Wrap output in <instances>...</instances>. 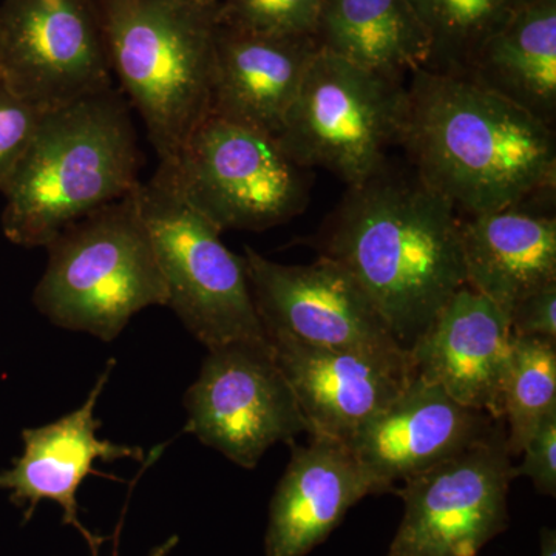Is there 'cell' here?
Masks as SVG:
<instances>
[{
	"mask_svg": "<svg viewBox=\"0 0 556 556\" xmlns=\"http://www.w3.org/2000/svg\"><path fill=\"white\" fill-rule=\"evenodd\" d=\"M116 362L110 358L86 402L56 422L22 431L24 453L13 467L0 473V489L9 490L11 501L25 508V521L31 518L40 501L60 504L64 525L75 527L98 556L104 538L93 535L79 521L78 490L84 479L94 473L97 460H144V450L98 439L101 427L94 416L98 399L108 386Z\"/></svg>",
	"mask_w": 556,
	"mask_h": 556,
	"instance_id": "9a60e30c",
	"label": "cell"
},
{
	"mask_svg": "<svg viewBox=\"0 0 556 556\" xmlns=\"http://www.w3.org/2000/svg\"><path fill=\"white\" fill-rule=\"evenodd\" d=\"M314 248L364 288L405 350L466 285L456 208L390 161L348 186Z\"/></svg>",
	"mask_w": 556,
	"mask_h": 556,
	"instance_id": "6da1fadb",
	"label": "cell"
},
{
	"mask_svg": "<svg viewBox=\"0 0 556 556\" xmlns=\"http://www.w3.org/2000/svg\"><path fill=\"white\" fill-rule=\"evenodd\" d=\"M552 412H556V342L514 336L501 387L511 456H521L526 442Z\"/></svg>",
	"mask_w": 556,
	"mask_h": 556,
	"instance_id": "603a6c76",
	"label": "cell"
},
{
	"mask_svg": "<svg viewBox=\"0 0 556 556\" xmlns=\"http://www.w3.org/2000/svg\"><path fill=\"white\" fill-rule=\"evenodd\" d=\"M519 466L514 467L515 478L532 479L538 492L556 496V412L544 417L535 433L526 442Z\"/></svg>",
	"mask_w": 556,
	"mask_h": 556,
	"instance_id": "484cf974",
	"label": "cell"
},
{
	"mask_svg": "<svg viewBox=\"0 0 556 556\" xmlns=\"http://www.w3.org/2000/svg\"><path fill=\"white\" fill-rule=\"evenodd\" d=\"M47 251L33 302L56 327L112 342L139 311L167 306L137 190L72 223Z\"/></svg>",
	"mask_w": 556,
	"mask_h": 556,
	"instance_id": "5b68a950",
	"label": "cell"
},
{
	"mask_svg": "<svg viewBox=\"0 0 556 556\" xmlns=\"http://www.w3.org/2000/svg\"><path fill=\"white\" fill-rule=\"evenodd\" d=\"M408 115L402 79L368 72L318 49L276 137L305 169L321 167L358 185L401 146Z\"/></svg>",
	"mask_w": 556,
	"mask_h": 556,
	"instance_id": "8992f818",
	"label": "cell"
},
{
	"mask_svg": "<svg viewBox=\"0 0 556 556\" xmlns=\"http://www.w3.org/2000/svg\"><path fill=\"white\" fill-rule=\"evenodd\" d=\"M401 148L412 170L466 217L554 200V127L460 76L412 73Z\"/></svg>",
	"mask_w": 556,
	"mask_h": 556,
	"instance_id": "7a4b0ae2",
	"label": "cell"
},
{
	"mask_svg": "<svg viewBox=\"0 0 556 556\" xmlns=\"http://www.w3.org/2000/svg\"><path fill=\"white\" fill-rule=\"evenodd\" d=\"M178 541L177 535L170 536L166 543L160 544L159 547L153 548L149 556H169L170 552L174 551V547L177 546Z\"/></svg>",
	"mask_w": 556,
	"mask_h": 556,
	"instance_id": "f1b7e54d",
	"label": "cell"
},
{
	"mask_svg": "<svg viewBox=\"0 0 556 556\" xmlns=\"http://www.w3.org/2000/svg\"><path fill=\"white\" fill-rule=\"evenodd\" d=\"M93 2L121 91L144 121L160 164H172L211 115L217 10L179 0Z\"/></svg>",
	"mask_w": 556,
	"mask_h": 556,
	"instance_id": "277c9868",
	"label": "cell"
},
{
	"mask_svg": "<svg viewBox=\"0 0 556 556\" xmlns=\"http://www.w3.org/2000/svg\"><path fill=\"white\" fill-rule=\"evenodd\" d=\"M525 204L460 217L466 285L507 314L556 281V218Z\"/></svg>",
	"mask_w": 556,
	"mask_h": 556,
	"instance_id": "d6986e66",
	"label": "cell"
},
{
	"mask_svg": "<svg viewBox=\"0 0 556 556\" xmlns=\"http://www.w3.org/2000/svg\"><path fill=\"white\" fill-rule=\"evenodd\" d=\"M179 2L200 10H217L218 7V0H179Z\"/></svg>",
	"mask_w": 556,
	"mask_h": 556,
	"instance_id": "f546056e",
	"label": "cell"
},
{
	"mask_svg": "<svg viewBox=\"0 0 556 556\" xmlns=\"http://www.w3.org/2000/svg\"><path fill=\"white\" fill-rule=\"evenodd\" d=\"M324 0H225L215 11L222 27L274 38H309Z\"/></svg>",
	"mask_w": 556,
	"mask_h": 556,
	"instance_id": "cb8c5ba5",
	"label": "cell"
},
{
	"mask_svg": "<svg viewBox=\"0 0 556 556\" xmlns=\"http://www.w3.org/2000/svg\"><path fill=\"white\" fill-rule=\"evenodd\" d=\"M137 200L166 281L167 306L190 334L207 350L266 340L247 262L223 243L222 230L181 199L160 167L139 185Z\"/></svg>",
	"mask_w": 556,
	"mask_h": 556,
	"instance_id": "52a82bcc",
	"label": "cell"
},
{
	"mask_svg": "<svg viewBox=\"0 0 556 556\" xmlns=\"http://www.w3.org/2000/svg\"><path fill=\"white\" fill-rule=\"evenodd\" d=\"M369 495H380L378 485L345 442H291V460L270 500L265 555L308 556Z\"/></svg>",
	"mask_w": 556,
	"mask_h": 556,
	"instance_id": "e0dca14e",
	"label": "cell"
},
{
	"mask_svg": "<svg viewBox=\"0 0 556 556\" xmlns=\"http://www.w3.org/2000/svg\"><path fill=\"white\" fill-rule=\"evenodd\" d=\"M317 50L308 38H274L217 24L211 115L276 138Z\"/></svg>",
	"mask_w": 556,
	"mask_h": 556,
	"instance_id": "ac0fdd59",
	"label": "cell"
},
{
	"mask_svg": "<svg viewBox=\"0 0 556 556\" xmlns=\"http://www.w3.org/2000/svg\"><path fill=\"white\" fill-rule=\"evenodd\" d=\"M42 112L0 78V186L30 144Z\"/></svg>",
	"mask_w": 556,
	"mask_h": 556,
	"instance_id": "d4e9b609",
	"label": "cell"
},
{
	"mask_svg": "<svg viewBox=\"0 0 556 556\" xmlns=\"http://www.w3.org/2000/svg\"><path fill=\"white\" fill-rule=\"evenodd\" d=\"M511 340L507 314L464 285L408 348L409 361L417 378L460 405L503 419L501 387Z\"/></svg>",
	"mask_w": 556,
	"mask_h": 556,
	"instance_id": "2e32d148",
	"label": "cell"
},
{
	"mask_svg": "<svg viewBox=\"0 0 556 556\" xmlns=\"http://www.w3.org/2000/svg\"><path fill=\"white\" fill-rule=\"evenodd\" d=\"M514 336L556 342V281L530 292L508 313Z\"/></svg>",
	"mask_w": 556,
	"mask_h": 556,
	"instance_id": "4316f807",
	"label": "cell"
},
{
	"mask_svg": "<svg viewBox=\"0 0 556 556\" xmlns=\"http://www.w3.org/2000/svg\"><path fill=\"white\" fill-rule=\"evenodd\" d=\"M309 437L348 442L415 378L407 351L324 350L266 336Z\"/></svg>",
	"mask_w": 556,
	"mask_h": 556,
	"instance_id": "4fadbf2b",
	"label": "cell"
},
{
	"mask_svg": "<svg viewBox=\"0 0 556 556\" xmlns=\"http://www.w3.org/2000/svg\"><path fill=\"white\" fill-rule=\"evenodd\" d=\"M540 556H556V532L551 527L541 530Z\"/></svg>",
	"mask_w": 556,
	"mask_h": 556,
	"instance_id": "83f0119b",
	"label": "cell"
},
{
	"mask_svg": "<svg viewBox=\"0 0 556 556\" xmlns=\"http://www.w3.org/2000/svg\"><path fill=\"white\" fill-rule=\"evenodd\" d=\"M185 407V430L247 470H254L277 442L291 444L308 433L268 339L207 350Z\"/></svg>",
	"mask_w": 556,
	"mask_h": 556,
	"instance_id": "30bf717a",
	"label": "cell"
},
{
	"mask_svg": "<svg viewBox=\"0 0 556 556\" xmlns=\"http://www.w3.org/2000/svg\"><path fill=\"white\" fill-rule=\"evenodd\" d=\"M130 108L112 86L42 113L0 186L7 239L47 248L72 223L138 189L142 153Z\"/></svg>",
	"mask_w": 556,
	"mask_h": 556,
	"instance_id": "3957f363",
	"label": "cell"
},
{
	"mask_svg": "<svg viewBox=\"0 0 556 556\" xmlns=\"http://www.w3.org/2000/svg\"><path fill=\"white\" fill-rule=\"evenodd\" d=\"M430 39L428 72L468 78L479 51L526 0H408Z\"/></svg>",
	"mask_w": 556,
	"mask_h": 556,
	"instance_id": "7402d4cb",
	"label": "cell"
},
{
	"mask_svg": "<svg viewBox=\"0 0 556 556\" xmlns=\"http://www.w3.org/2000/svg\"><path fill=\"white\" fill-rule=\"evenodd\" d=\"M514 456L506 424L437 467L402 482L404 517L388 556H478L507 529Z\"/></svg>",
	"mask_w": 556,
	"mask_h": 556,
	"instance_id": "9c48e42d",
	"label": "cell"
},
{
	"mask_svg": "<svg viewBox=\"0 0 556 556\" xmlns=\"http://www.w3.org/2000/svg\"><path fill=\"white\" fill-rule=\"evenodd\" d=\"M467 79L555 129V0H526L486 40Z\"/></svg>",
	"mask_w": 556,
	"mask_h": 556,
	"instance_id": "ffe728a7",
	"label": "cell"
},
{
	"mask_svg": "<svg viewBox=\"0 0 556 556\" xmlns=\"http://www.w3.org/2000/svg\"><path fill=\"white\" fill-rule=\"evenodd\" d=\"M93 0H3L0 78L40 112L113 86Z\"/></svg>",
	"mask_w": 556,
	"mask_h": 556,
	"instance_id": "8fae6325",
	"label": "cell"
},
{
	"mask_svg": "<svg viewBox=\"0 0 556 556\" xmlns=\"http://www.w3.org/2000/svg\"><path fill=\"white\" fill-rule=\"evenodd\" d=\"M244 262L266 336L324 350L407 351L364 288L332 260L281 265L247 247Z\"/></svg>",
	"mask_w": 556,
	"mask_h": 556,
	"instance_id": "7c38bea8",
	"label": "cell"
},
{
	"mask_svg": "<svg viewBox=\"0 0 556 556\" xmlns=\"http://www.w3.org/2000/svg\"><path fill=\"white\" fill-rule=\"evenodd\" d=\"M500 420L415 376L345 444L382 495L477 444Z\"/></svg>",
	"mask_w": 556,
	"mask_h": 556,
	"instance_id": "5bb4252c",
	"label": "cell"
},
{
	"mask_svg": "<svg viewBox=\"0 0 556 556\" xmlns=\"http://www.w3.org/2000/svg\"><path fill=\"white\" fill-rule=\"evenodd\" d=\"M318 49L368 72L402 79L426 68L430 39L408 0H324Z\"/></svg>",
	"mask_w": 556,
	"mask_h": 556,
	"instance_id": "44dd1931",
	"label": "cell"
},
{
	"mask_svg": "<svg viewBox=\"0 0 556 556\" xmlns=\"http://www.w3.org/2000/svg\"><path fill=\"white\" fill-rule=\"evenodd\" d=\"M181 199L222 230L276 228L305 212L309 169L277 139L208 115L177 160L160 164Z\"/></svg>",
	"mask_w": 556,
	"mask_h": 556,
	"instance_id": "ba28073f",
	"label": "cell"
}]
</instances>
